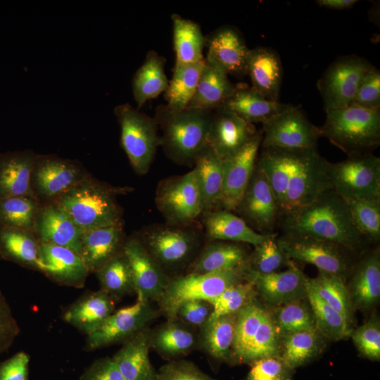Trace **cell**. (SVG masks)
Masks as SVG:
<instances>
[{"mask_svg":"<svg viewBox=\"0 0 380 380\" xmlns=\"http://www.w3.org/2000/svg\"><path fill=\"white\" fill-rule=\"evenodd\" d=\"M277 234L270 235L261 243L255 246L248 260L251 271L267 274L277 272L280 268L289 265L291 260L279 246L277 241Z\"/></svg>","mask_w":380,"mask_h":380,"instance_id":"obj_49","label":"cell"},{"mask_svg":"<svg viewBox=\"0 0 380 380\" xmlns=\"http://www.w3.org/2000/svg\"><path fill=\"white\" fill-rule=\"evenodd\" d=\"M156 204L167 224L191 225L203 213L195 170L162 180L156 189Z\"/></svg>","mask_w":380,"mask_h":380,"instance_id":"obj_11","label":"cell"},{"mask_svg":"<svg viewBox=\"0 0 380 380\" xmlns=\"http://www.w3.org/2000/svg\"><path fill=\"white\" fill-rule=\"evenodd\" d=\"M205 234L211 241H224L257 246L270 235L260 234L232 211L216 209L203 213Z\"/></svg>","mask_w":380,"mask_h":380,"instance_id":"obj_33","label":"cell"},{"mask_svg":"<svg viewBox=\"0 0 380 380\" xmlns=\"http://www.w3.org/2000/svg\"><path fill=\"white\" fill-rule=\"evenodd\" d=\"M41 243L33 232L0 226V258L39 271Z\"/></svg>","mask_w":380,"mask_h":380,"instance_id":"obj_36","label":"cell"},{"mask_svg":"<svg viewBox=\"0 0 380 380\" xmlns=\"http://www.w3.org/2000/svg\"><path fill=\"white\" fill-rule=\"evenodd\" d=\"M205 39L207 63L239 79L246 75L250 49L236 27L222 25L206 36Z\"/></svg>","mask_w":380,"mask_h":380,"instance_id":"obj_19","label":"cell"},{"mask_svg":"<svg viewBox=\"0 0 380 380\" xmlns=\"http://www.w3.org/2000/svg\"><path fill=\"white\" fill-rule=\"evenodd\" d=\"M268 310L279 338L299 331L317 329L307 298L270 306Z\"/></svg>","mask_w":380,"mask_h":380,"instance_id":"obj_44","label":"cell"},{"mask_svg":"<svg viewBox=\"0 0 380 380\" xmlns=\"http://www.w3.org/2000/svg\"><path fill=\"white\" fill-rule=\"evenodd\" d=\"M326 340L317 329L299 331L279 338V355L295 370L320 355Z\"/></svg>","mask_w":380,"mask_h":380,"instance_id":"obj_39","label":"cell"},{"mask_svg":"<svg viewBox=\"0 0 380 380\" xmlns=\"http://www.w3.org/2000/svg\"><path fill=\"white\" fill-rule=\"evenodd\" d=\"M20 333V328L0 289V355L10 349Z\"/></svg>","mask_w":380,"mask_h":380,"instance_id":"obj_57","label":"cell"},{"mask_svg":"<svg viewBox=\"0 0 380 380\" xmlns=\"http://www.w3.org/2000/svg\"><path fill=\"white\" fill-rule=\"evenodd\" d=\"M248 281L253 283L257 296L270 306L307 298L308 277L292 260L281 272L262 274L250 270Z\"/></svg>","mask_w":380,"mask_h":380,"instance_id":"obj_20","label":"cell"},{"mask_svg":"<svg viewBox=\"0 0 380 380\" xmlns=\"http://www.w3.org/2000/svg\"><path fill=\"white\" fill-rule=\"evenodd\" d=\"M350 337L359 353L365 357L375 361L380 360V321L376 315L353 329Z\"/></svg>","mask_w":380,"mask_h":380,"instance_id":"obj_52","label":"cell"},{"mask_svg":"<svg viewBox=\"0 0 380 380\" xmlns=\"http://www.w3.org/2000/svg\"><path fill=\"white\" fill-rule=\"evenodd\" d=\"M253 124L220 108L213 110L207 144L222 160L237 153L256 132Z\"/></svg>","mask_w":380,"mask_h":380,"instance_id":"obj_23","label":"cell"},{"mask_svg":"<svg viewBox=\"0 0 380 380\" xmlns=\"http://www.w3.org/2000/svg\"><path fill=\"white\" fill-rule=\"evenodd\" d=\"M266 308L257 298L239 312L231 362L241 364L262 322Z\"/></svg>","mask_w":380,"mask_h":380,"instance_id":"obj_47","label":"cell"},{"mask_svg":"<svg viewBox=\"0 0 380 380\" xmlns=\"http://www.w3.org/2000/svg\"><path fill=\"white\" fill-rule=\"evenodd\" d=\"M30 356L19 351L0 363V380H28Z\"/></svg>","mask_w":380,"mask_h":380,"instance_id":"obj_58","label":"cell"},{"mask_svg":"<svg viewBox=\"0 0 380 380\" xmlns=\"http://www.w3.org/2000/svg\"><path fill=\"white\" fill-rule=\"evenodd\" d=\"M117 300L105 291H86L62 312L63 320L87 336L97 330L114 312Z\"/></svg>","mask_w":380,"mask_h":380,"instance_id":"obj_25","label":"cell"},{"mask_svg":"<svg viewBox=\"0 0 380 380\" xmlns=\"http://www.w3.org/2000/svg\"><path fill=\"white\" fill-rule=\"evenodd\" d=\"M213 310V305L208 300H188L178 307L175 312V319L191 327L200 329L209 319Z\"/></svg>","mask_w":380,"mask_h":380,"instance_id":"obj_56","label":"cell"},{"mask_svg":"<svg viewBox=\"0 0 380 380\" xmlns=\"http://www.w3.org/2000/svg\"><path fill=\"white\" fill-rule=\"evenodd\" d=\"M202 203L203 213L220 209L223 188V163L213 148L206 144L195 160Z\"/></svg>","mask_w":380,"mask_h":380,"instance_id":"obj_34","label":"cell"},{"mask_svg":"<svg viewBox=\"0 0 380 380\" xmlns=\"http://www.w3.org/2000/svg\"><path fill=\"white\" fill-rule=\"evenodd\" d=\"M250 365L246 380H291L294 372L279 355L260 358Z\"/></svg>","mask_w":380,"mask_h":380,"instance_id":"obj_53","label":"cell"},{"mask_svg":"<svg viewBox=\"0 0 380 380\" xmlns=\"http://www.w3.org/2000/svg\"><path fill=\"white\" fill-rule=\"evenodd\" d=\"M154 380H217L207 374L191 361L170 360L161 366Z\"/></svg>","mask_w":380,"mask_h":380,"instance_id":"obj_55","label":"cell"},{"mask_svg":"<svg viewBox=\"0 0 380 380\" xmlns=\"http://www.w3.org/2000/svg\"><path fill=\"white\" fill-rule=\"evenodd\" d=\"M236 87L227 73L205 61L196 90L187 107L213 111L222 105Z\"/></svg>","mask_w":380,"mask_h":380,"instance_id":"obj_37","label":"cell"},{"mask_svg":"<svg viewBox=\"0 0 380 380\" xmlns=\"http://www.w3.org/2000/svg\"><path fill=\"white\" fill-rule=\"evenodd\" d=\"M239 312L209 319L200 328L198 348L215 360L231 362Z\"/></svg>","mask_w":380,"mask_h":380,"instance_id":"obj_35","label":"cell"},{"mask_svg":"<svg viewBox=\"0 0 380 380\" xmlns=\"http://www.w3.org/2000/svg\"><path fill=\"white\" fill-rule=\"evenodd\" d=\"M102 291L118 300L135 293L132 268L123 252H120L95 272Z\"/></svg>","mask_w":380,"mask_h":380,"instance_id":"obj_43","label":"cell"},{"mask_svg":"<svg viewBox=\"0 0 380 380\" xmlns=\"http://www.w3.org/2000/svg\"><path fill=\"white\" fill-rule=\"evenodd\" d=\"M253 283L246 281L224 290L211 302L213 310L209 319L239 312L257 298Z\"/></svg>","mask_w":380,"mask_h":380,"instance_id":"obj_51","label":"cell"},{"mask_svg":"<svg viewBox=\"0 0 380 380\" xmlns=\"http://www.w3.org/2000/svg\"><path fill=\"white\" fill-rule=\"evenodd\" d=\"M234 212L256 232L278 234L280 210L267 178L257 163Z\"/></svg>","mask_w":380,"mask_h":380,"instance_id":"obj_13","label":"cell"},{"mask_svg":"<svg viewBox=\"0 0 380 380\" xmlns=\"http://www.w3.org/2000/svg\"><path fill=\"white\" fill-rule=\"evenodd\" d=\"M346 201L357 230L370 244L377 243L380 240V196Z\"/></svg>","mask_w":380,"mask_h":380,"instance_id":"obj_48","label":"cell"},{"mask_svg":"<svg viewBox=\"0 0 380 380\" xmlns=\"http://www.w3.org/2000/svg\"><path fill=\"white\" fill-rule=\"evenodd\" d=\"M150 347L162 357L177 360L198 347V332L177 319H167L149 334Z\"/></svg>","mask_w":380,"mask_h":380,"instance_id":"obj_31","label":"cell"},{"mask_svg":"<svg viewBox=\"0 0 380 380\" xmlns=\"http://www.w3.org/2000/svg\"><path fill=\"white\" fill-rule=\"evenodd\" d=\"M307 298L316 328L324 338L337 341L350 337L353 330L351 324L339 312L324 301L310 286L308 281Z\"/></svg>","mask_w":380,"mask_h":380,"instance_id":"obj_42","label":"cell"},{"mask_svg":"<svg viewBox=\"0 0 380 380\" xmlns=\"http://www.w3.org/2000/svg\"><path fill=\"white\" fill-rule=\"evenodd\" d=\"M356 0H317L316 3L320 6L330 9L344 10L353 6Z\"/></svg>","mask_w":380,"mask_h":380,"instance_id":"obj_60","label":"cell"},{"mask_svg":"<svg viewBox=\"0 0 380 380\" xmlns=\"http://www.w3.org/2000/svg\"><path fill=\"white\" fill-rule=\"evenodd\" d=\"M89 175L77 160L37 154L31 175L32 191L41 203L53 201Z\"/></svg>","mask_w":380,"mask_h":380,"instance_id":"obj_14","label":"cell"},{"mask_svg":"<svg viewBox=\"0 0 380 380\" xmlns=\"http://www.w3.org/2000/svg\"><path fill=\"white\" fill-rule=\"evenodd\" d=\"M351 105L380 110V71L372 66L363 77Z\"/></svg>","mask_w":380,"mask_h":380,"instance_id":"obj_54","label":"cell"},{"mask_svg":"<svg viewBox=\"0 0 380 380\" xmlns=\"http://www.w3.org/2000/svg\"><path fill=\"white\" fill-rule=\"evenodd\" d=\"M39 272L57 284L82 288L89 274L80 254L70 248L41 243Z\"/></svg>","mask_w":380,"mask_h":380,"instance_id":"obj_24","label":"cell"},{"mask_svg":"<svg viewBox=\"0 0 380 380\" xmlns=\"http://www.w3.org/2000/svg\"><path fill=\"white\" fill-rule=\"evenodd\" d=\"M308 281L324 301L352 323L353 307L344 280L336 275L319 270L315 277H308Z\"/></svg>","mask_w":380,"mask_h":380,"instance_id":"obj_46","label":"cell"},{"mask_svg":"<svg viewBox=\"0 0 380 380\" xmlns=\"http://www.w3.org/2000/svg\"><path fill=\"white\" fill-rule=\"evenodd\" d=\"M114 113L120 127L121 146L132 167L139 175L146 174L160 146L154 118L129 103L115 106Z\"/></svg>","mask_w":380,"mask_h":380,"instance_id":"obj_8","label":"cell"},{"mask_svg":"<svg viewBox=\"0 0 380 380\" xmlns=\"http://www.w3.org/2000/svg\"><path fill=\"white\" fill-rule=\"evenodd\" d=\"M205 60L200 62L175 65L172 75L164 92L165 104L174 111L186 108L193 98Z\"/></svg>","mask_w":380,"mask_h":380,"instance_id":"obj_41","label":"cell"},{"mask_svg":"<svg viewBox=\"0 0 380 380\" xmlns=\"http://www.w3.org/2000/svg\"><path fill=\"white\" fill-rule=\"evenodd\" d=\"M80 380H125L112 357L94 361L81 375Z\"/></svg>","mask_w":380,"mask_h":380,"instance_id":"obj_59","label":"cell"},{"mask_svg":"<svg viewBox=\"0 0 380 380\" xmlns=\"http://www.w3.org/2000/svg\"><path fill=\"white\" fill-rule=\"evenodd\" d=\"M83 232L84 230L56 202L42 203L34 231L40 243L66 247L80 254Z\"/></svg>","mask_w":380,"mask_h":380,"instance_id":"obj_21","label":"cell"},{"mask_svg":"<svg viewBox=\"0 0 380 380\" xmlns=\"http://www.w3.org/2000/svg\"><path fill=\"white\" fill-rule=\"evenodd\" d=\"M213 111L186 108L174 111L159 105L153 117L163 131L160 146L168 158L178 164L194 163L207 144Z\"/></svg>","mask_w":380,"mask_h":380,"instance_id":"obj_4","label":"cell"},{"mask_svg":"<svg viewBox=\"0 0 380 380\" xmlns=\"http://www.w3.org/2000/svg\"><path fill=\"white\" fill-rule=\"evenodd\" d=\"M42 203L32 195L0 198V226L22 229L34 233Z\"/></svg>","mask_w":380,"mask_h":380,"instance_id":"obj_45","label":"cell"},{"mask_svg":"<svg viewBox=\"0 0 380 380\" xmlns=\"http://www.w3.org/2000/svg\"><path fill=\"white\" fill-rule=\"evenodd\" d=\"M279 230L333 241L358 254L370 244L356 228L346 199L333 189L324 191L307 205L281 216Z\"/></svg>","mask_w":380,"mask_h":380,"instance_id":"obj_2","label":"cell"},{"mask_svg":"<svg viewBox=\"0 0 380 380\" xmlns=\"http://www.w3.org/2000/svg\"><path fill=\"white\" fill-rule=\"evenodd\" d=\"M123 252L132 268L137 300L157 302L170 277L150 255L137 235L125 239Z\"/></svg>","mask_w":380,"mask_h":380,"instance_id":"obj_18","label":"cell"},{"mask_svg":"<svg viewBox=\"0 0 380 380\" xmlns=\"http://www.w3.org/2000/svg\"><path fill=\"white\" fill-rule=\"evenodd\" d=\"M123 222L85 230L80 255L89 273H95L123 251L125 241Z\"/></svg>","mask_w":380,"mask_h":380,"instance_id":"obj_26","label":"cell"},{"mask_svg":"<svg viewBox=\"0 0 380 380\" xmlns=\"http://www.w3.org/2000/svg\"><path fill=\"white\" fill-rule=\"evenodd\" d=\"M191 226L155 225L144 229L137 236L167 274L192 262L201 239Z\"/></svg>","mask_w":380,"mask_h":380,"instance_id":"obj_9","label":"cell"},{"mask_svg":"<svg viewBox=\"0 0 380 380\" xmlns=\"http://www.w3.org/2000/svg\"><path fill=\"white\" fill-rule=\"evenodd\" d=\"M245 243L211 241L194 258L187 273L204 274L226 270L248 262L251 253Z\"/></svg>","mask_w":380,"mask_h":380,"instance_id":"obj_32","label":"cell"},{"mask_svg":"<svg viewBox=\"0 0 380 380\" xmlns=\"http://www.w3.org/2000/svg\"><path fill=\"white\" fill-rule=\"evenodd\" d=\"M332 189L346 200L380 196V158L356 153L338 163H328Z\"/></svg>","mask_w":380,"mask_h":380,"instance_id":"obj_10","label":"cell"},{"mask_svg":"<svg viewBox=\"0 0 380 380\" xmlns=\"http://www.w3.org/2000/svg\"><path fill=\"white\" fill-rule=\"evenodd\" d=\"M257 165L265 174L277 199L281 217L312 202L332 189L329 161L317 147H260Z\"/></svg>","mask_w":380,"mask_h":380,"instance_id":"obj_1","label":"cell"},{"mask_svg":"<svg viewBox=\"0 0 380 380\" xmlns=\"http://www.w3.org/2000/svg\"><path fill=\"white\" fill-rule=\"evenodd\" d=\"M262 131L260 147L315 148L322 137L320 128L293 105L263 122Z\"/></svg>","mask_w":380,"mask_h":380,"instance_id":"obj_16","label":"cell"},{"mask_svg":"<svg viewBox=\"0 0 380 380\" xmlns=\"http://www.w3.org/2000/svg\"><path fill=\"white\" fill-rule=\"evenodd\" d=\"M262 140V129L234 156L222 160L223 188L220 209L234 212L255 169Z\"/></svg>","mask_w":380,"mask_h":380,"instance_id":"obj_17","label":"cell"},{"mask_svg":"<svg viewBox=\"0 0 380 380\" xmlns=\"http://www.w3.org/2000/svg\"><path fill=\"white\" fill-rule=\"evenodd\" d=\"M160 315L149 301L137 300L130 305L111 314L94 332L87 336L84 350H95L121 343L148 327Z\"/></svg>","mask_w":380,"mask_h":380,"instance_id":"obj_15","label":"cell"},{"mask_svg":"<svg viewBox=\"0 0 380 380\" xmlns=\"http://www.w3.org/2000/svg\"><path fill=\"white\" fill-rule=\"evenodd\" d=\"M279 337L268 308H266L241 364L251 365L260 358L279 355Z\"/></svg>","mask_w":380,"mask_h":380,"instance_id":"obj_50","label":"cell"},{"mask_svg":"<svg viewBox=\"0 0 380 380\" xmlns=\"http://www.w3.org/2000/svg\"><path fill=\"white\" fill-rule=\"evenodd\" d=\"M322 137L348 156L372 153L380 144V110L355 105L326 110Z\"/></svg>","mask_w":380,"mask_h":380,"instance_id":"obj_5","label":"cell"},{"mask_svg":"<svg viewBox=\"0 0 380 380\" xmlns=\"http://www.w3.org/2000/svg\"><path fill=\"white\" fill-rule=\"evenodd\" d=\"M293 105L265 98L253 87L236 86L233 94L219 108L230 112L246 122L262 124Z\"/></svg>","mask_w":380,"mask_h":380,"instance_id":"obj_28","label":"cell"},{"mask_svg":"<svg viewBox=\"0 0 380 380\" xmlns=\"http://www.w3.org/2000/svg\"><path fill=\"white\" fill-rule=\"evenodd\" d=\"M165 58L153 50L149 51L142 65L134 73L132 87L137 109L148 100L164 93L169 80L165 72Z\"/></svg>","mask_w":380,"mask_h":380,"instance_id":"obj_38","label":"cell"},{"mask_svg":"<svg viewBox=\"0 0 380 380\" xmlns=\"http://www.w3.org/2000/svg\"><path fill=\"white\" fill-rule=\"evenodd\" d=\"M246 75L252 87L265 98L279 101L283 80V66L279 54L269 47L250 49L247 58Z\"/></svg>","mask_w":380,"mask_h":380,"instance_id":"obj_27","label":"cell"},{"mask_svg":"<svg viewBox=\"0 0 380 380\" xmlns=\"http://www.w3.org/2000/svg\"><path fill=\"white\" fill-rule=\"evenodd\" d=\"M277 241L289 259L313 265L345 281L360 255L339 243L300 234L278 233Z\"/></svg>","mask_w":380,"mask_h":380,"instance_id":"obj_7","label":"cell"},{"mask_svg":"<svg viewBox=\"0 0 380 380\" xmlns=\"http://www.w3.org/2000/svg\"><path fill=\"white\" fill-rule=\"evenodd\" d=\"M347 288L353 309L366 312L380 298V251L379 248L362 252L348 278Z\"/></svg>","mask_w":380,"mask_h":380,"instance_id":"obj_22","label":"cell"},{"mask_svg":"<svg viewBox=\"0 0 380 380\" xmlns=\"http://www.w3.org/2000/svg\"><path fill=\"white\" fill-rule=\"evenodd\" d=\"M249 270L248 262L226 270L170 277L157 301L160 313L167 319H175L177 309L184 302L191 300L211 302L229 287L248 281Z\"/></svg>","mask_w":380,"mask_h":380,"instance_id":"obj_6","label":"cell"},{"mask_svg":"<svg viewBox=\"0 0 380 380\" xmlns=\"http://www.w3.org/2000/svg\"><path fill=\"white\" fill-rule=\"evenodd\" d=\"M372 65L355 54L336 59L317 81L325 111L350 106L360 82Z\"/></svg>","mask_w":380,"mask_h":380,"instance_id":"obj_12","label":"cell"},{"mask_svg":"<svg viewBox=\"0 0 380 380\" xmlns=\"http://www.w3.org/2000/svg\"><path fill=\"white\" fill-rule=\"evenodd\" d=\"M150 329L146 327L123 342L112 359L125 380H154L156 371L148 355Z\"/></svg>","mask_w":380,"mask_h":380,"instance_id":"obj_29","label":"cell"},{"mask_svg":"<svg viewBox=\"0 0 380 380\" xmlns=\"http://www.w3.org/2000/svg\"><path fill=\"white\" fill-rule=\"evenodd\" d=\"M132 189L113 186L89 175L53 201L85 231L122 222L117 196Z\"/></svg>","mask_w":380,"mask_h":380,"instance_id":"obj_3","label":"cell"},{"mask_svg":"<svg viewBox=\"0 0 380 380\" xmlns=\"http://www.w3.org/2000/svg\"><path fill=\"white\" fill-rule=\"evenodd\" d=\"M171 19L175 65L189 64L205 60L203 51L206 39L199 25L177 13L172 14Z\"/></svg>","mask_w":380,"mask_h":380,"instance_id":"obj_40","label":"cell"},{"mask_svg":"<svg viewBox=\"0 0 380 380\" xmlns=\"http://www.w3.org/2000/svg\"><path fill=\"white\" fill-rule=\"evenodd\" d=\"M37 155L32 150L0 153V198L34 196L31 175Z\"/></svg>","mask_w":380,"mask_h":380,"instance_id":"obj_30","label":"cell"}]
</instances>
